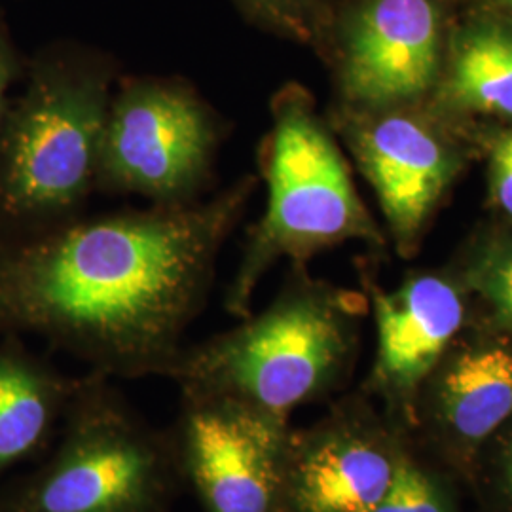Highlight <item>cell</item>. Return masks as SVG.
Segmentation results:
<instances>
[{
  "instance_id": "19",
  "label": "cell",
  "mask_w": 512,
  "mask_h": 512,
  "mask_svg": "<svg viewBox=\"0 0 512 512\" xmlns=\"http://www.w3.org/2000/svg\"><path fill=\"white\" fill-rule=\"evenodd\" d=\"M492 181L499 205L512 217V133L503 137L492 156Z\"/></svg>"
},
{
  "instance_id": "9",
  "label": "cell",
  "mask_w": 512,
  "mask_h": 512,
  "mask_svg": "<svg viewBox=\"0 0 512 512\" xmlns=\"http://www.w3.org/2000/svg\"><path fill=\"white\" fill-rule=\"evenodd\" d=\"M437 0H357L338 27V71L349 103L380 109L425 92L439 71Z\"/></svg>"
},
{
  "instance_id": "1",
  "label": "cell",
  "mask_w": 512,
  "mask_h": 512,
  "mask_svg": "<svg viewBox=\"0 0 512 512\" xmlns=\"http://www.w3.org/2000/svg\"><path fill=\"white\" fill-rule=\"evenodd\" d=\"M255 186L0 243V332L40 336L110 380L167 378Z\"/></svg>"
},
{
  "instance_id": "3",
  "label": "cell",
  "mask_w": 512,
  "mask_h": 512,
  "mask_svg": "<svg viewBox=\"0 0 512 512\" xmlns=\"http://www.w3.org/2000/svg\"><path fill=\"white\" fill-rule=\"evenodd\" d=\"M183 476L167 427L112 380L76 385L48 459L0 497V512H175Z\"/></svg>"
},
{
  "instance_id": "6",
  "label": "cell",
  "mask_w": 512,
  "mask_h": 512,
  "mask_svg": "<svg viewBox=\"0 0 512 512\" xmlns=\"http://www.w3.org/2000/svg\"><path fill=\"white\" fill-rule=\"evenodd\" d=\"M222 141L219 114L181 78L133 76L110 97L95 188L196 202Z\"/></svg>"
},
{
  "instance_id": "7",
  "label": "cell",
  "mask_w": 512,
  "mask_h": 512,
  "mask_svg": "<svg viewBox=\"0 0 512 512\" xmlns=\"http://www.w3.org/2000/svg\"><path fill=\"white\" fill-rule=\"evenodd\" d=\"M184 492L202 512H289L291 423L228 397L181 391L167 427Z\"/></svg>"
},
{
  "instance_id": "5",
  "label": "cell",
  "mask_w": 512,
  "mask_h": 512,
  "mask_svg": "<svg viewBox=\"0 0 512 512\" xmlns=\"http://www.w3.org/2000/svg\"><path fill=\"white\" fill-rule=\"evenodd\" d=\"M260 169L268 184L266 213L249 230L224 294V310L238 319L251 315L258 281L279 256L302 258L370 234L348 165L302 93L287 90L275 97L274 126L260 148Z\"/></svg>"
},
{
  "instance_id": "4",
  "label": "cell",
  "mask_w": 512,
  "mask_h": 512,
  "mask_svg": "<svg viewBox=\"0 0 512 512\" xmlns=\"http://www.w3.org/2000/svg\"><path fill=\"white\" fill-rule=\"evenodd\" d=\"M114 67L88 52L44 57L0 126V215L16 224L67 219L95 188Z\"/></svg>"
},
{
  "instance_id": "14",
  "label": "cell",
  "mask_w": 512,
  "mask_h": 512,
  "mask_svg": "<svg viewBox=\"0 0 512 512\" xmlns=\"http://www.w3.org/2000/svg\"><path fill=\"white\" fill-rule=\"evenodd\" d=\"M454 52L450 92L459 105L512 118V21L473 19Z\"/></svg>"
},
{
  "instance_id": "21",
  "label": "cell",
  "mask_w": 512,
  "mask_h": 512,
  "mask_svg": "<svg viewBox=\"0 0 512 512\" xmlns=\"http://www.w3.org/2000/svg\"><path fill=\"white\" fill-rule=\"evenodd\" d=\"M494 6L497 8V14L512 21V0H494Z\"/></svg>"
},
{
  "instance_id": "17",
  "label": "cell",
  "mask_w": 512,
  "mask_h": 512,
  "mask_svg": "<svg viewBox=\"0 0 512 512\" xmlns=\"http://www.w3.org/2000/svg\"><path fill=\"white\" fill-rule=\"evenodd\" d=\"M494 512H512V421L476 459L473 475Z\"/></svg>"
},
{
  "instance_id": "18",
  "label": "cell",
  "mask_w": 512,
  "mask_h": 512,
  "mask_svg": "<svg viewBox=\"0 0 512 512\" xmlns=\"http://www.w3.org/2000/svg\"><path fill=\"white\" fill-rule=\"evenodd\" d=\"M473 279L476 289L492 304L499 319L512 329V247L486 258Z\"/></svg>"
},
{
  "instance_id": "8",
  "label": "cell",
  "mask_w": 512,
  "mask_h": 512,
  "mask_svg": "<svg viewBox=\"0 0 512 512\" xmlns=\"http://www.w3.org/2000/svg\"><path fill=\"white\" fill-rule=\"evenodd\" d=\"M408 456L399 423L361 395L344 397L306 429H291L289 512H370Z\"/></svg>"
},
{
  "instance_id": "20",
  "label": "cell",
  "mask_w": 512,
  "mask_h": 512,
  "mask_svg": "<svg viewBox=\"0 0 512 512\" xmlns=\"http://www.w3.org/2000/svg\"><path fill=\"white\" fill-rule=\"evenodd\" d=\"M19 59L16 50L6 35L4 25L0 23V126L8 112L6 107V93L10 90L12 82L18 78Z\"/></svg>"
},
{
  "instance_id": "13",
  "label": "cell",
  "mask_w": 512,
  "mask_h": 512,
  "mask_svg": "<svg viewBox=\"0 0 512 512\" xmlns=\"http://www.w3.org/2000/svg\"><path fill=\"white\" fill-rule=\"evenodd\" d=\"M78 380L14 340L0 344V475L52 444Z\"/></svg>"
},
{
  "instance_id": "15",
  "label": "cell",
  "mask_w": 512,
  "mask_h": 512,
  "mask_svg": "<svg viewBox=\"0 0 512 512\" xmlns=\"http://www.w3.org/2000/svg\"><path fill=\"white\" fill-rule=\"evenodd\" d=\"M370 512H461V507L452 482L408 454L391 490Z\"/></svg>"
},
{
  "instance_id": "2",
  "label": "cell",
  "mask_w": 512,
  "mask_h": 512,
  "mask_svg": "<svg viewBox=\"0 0 512 512\" xmlns=\"http://www.w3.org/2000/svg\"><path fill=\"white\" fill-rule=\"evenodd\" d=\"M353 315L346 294L294 283L234 329L184 346L167 378L179 391L228 397L289 421L346 382Z\"/></svg>"
},
{
  "instance_id": "12",
  "label": "cell",
  "mask_w": 512,
  "mask_h": 512,
  "mask_svg": "<svg viewBox=\"0 0 512 512\" xmlns=\"http://www.w3.org/2000/svg\"><path fill=\"white\" fill-rule=\"evenodd\" d=\"M351 143L385 217L399 238H412L450 179V158L420 124L387 116L355 124Z\"/></svg>"
},
{
  "instance_id": "16",
  "label": "cell",
  "mask_w": 512,
  "mask_h": 512,
  "mask_svg": "<svg viewBox=\"0 0 512 512\" xmlns=\"http://www.w3.org/2000/svg\"><path fill=\"white\" fill-rule=\"evenodd\" d=\"M239 12L268 31L298 40L317 35L319 18L310 0H232Z\"/></svg>"
},
{
  "instance_id": "10",
  "label": "cell",
  "mask_w": 512,
  "mask_h": 512,
  "mask_svg": "<svg viewBox=\"0 0 512 512\" xmlns=\"http://www.w3.org/2000/svg\"><path fill=\"white\" fill-rule=\"evenodd\" d=\"M412 410L446 461L473 475L476 459L512 421V346L478 342L440 359Z\"/></svg>"
},
{
  "instance_id": "11",
  "label": "cell",
  "mask_w": 512,
  "mask_h": 512,
  "mask_svg": "<svg viewBox=\"0 0 512 512\" xmlns=\"http://www.w3.org/2000/svg\"><path fill=\"white\" fill-rule=\"evenodd\" d=\"M374 317L378 355L368 387L397 421L412 412L421 384L458 336L465 306L452 283L421 275L395 293L374 294Z\"/></svg>"
}]
</instances>
